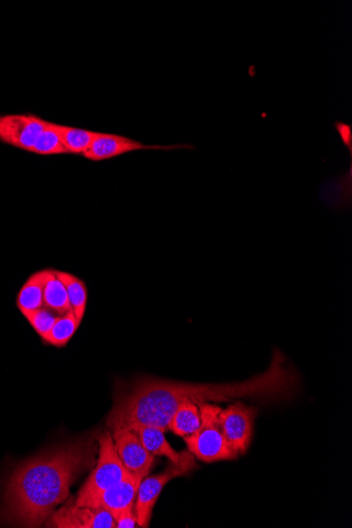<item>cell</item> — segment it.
<instances>
[{
  "instance_id": "1",
  "label": "cell",
  "mask_w": 352,
  "mask_h": 528,
  "mask_svg": "<svg viewBox=\"0 0 352 528\" xmlns=\"http://www.w3.org/2000/svg\"><path fill=\"white\" fill-rule=\"evenodd\" d=\"M92 443L58 446L18 466L4 496L3 518L14 525L38 527L67 500L70 487L94 463Z\"/></svg>"
},
{
  "instance_id": "2",
  "label": "cell",
  "mask_w": 352,
  "mask_h": 528,
  "mask_svg": "<svg viewBox=\"0 0 352 528\" xmlns=\"http://www.w3.org/2000/svg\"><path fill=\"white\" fill-rule=\"evenodd\" d=\"M197 405L202 423L197 432L185 437L188 452L205 463L237 459L239 455L228 444L220 426L219 415L222 408L208 402Z\"/></svg>"
},
{
  "instance_id": "3",
  "label": "cell",
  "mask_w": 352,
  "mask_h": 528,
  "mask_svg": "<svg viewBox=\"0 0 352 528\" xmlns=\"http://www.w3.org/2000/svg\"><path fill=\"white\" fill-rule=\"evenodd\" d=\"M97 441L100 443V456L93 472L78 493L75 501L77 506H82L87 500L121 482L130 474L116 452L110 433L97 436Z\"/></svg>"
},
{
  "instance_id": "4",
  "label": "cell",
  "mask_w": 352,
  "mask_h": 528,
  "mask_svg": "<svg viewBox=\"0 0 352 528\" xmlns=\"http://www.w3.org/2000/svg\"><path fill=\"white\" fill-rule=\"evenodd\" d=\"M195 467H197V462H195L194 456L190 452L184 451L180 461L178 463L170 462L164 473L142 480L134 510L139 526L145 528L149 526L154 505L166 484L175 478L189 474Z\"/></svg>"
},
{
  "instance_id": "5",
  "label": "cell",
  "mask_w": 352,
  "mask_h": 528,
  "mask_svg": "<svg viewBox=\"0 0 352 528\" xmlns=\"http://www.w3.org/2000/svg\"><path fill=\"white\" fill-rule=\"evenodd\" d=\"M46 122L34 113L0 115V143L32 153Z\"/></svg>"
},
{
  "instance_id": "6",
  "label": "cell",
  "mask_w": 352,
  "mask_h": 528,
  "mask_svg": "<svg viewBox=\"0 0 352 528\" xmlns=\"http://www.w3.org/2000/svg\"><path fill=\"white\" fill-rule=\"evenodd\" d=\"M256 415V407L248 406L242 402L234 403L220 412L219 422L224 437L234 453L239 456L248 451Z\"/></svg>"
},
{
  "instance_id": "7",
  "label": "cell",
  "mask_w": 352,
  "mask_h": 528,
  "mask_svg": "<svg viewBox=\"0 0 352 528\" xmlns=\"http://www.w3.org/2000/svg\"><path fill=\"white\" fill-rule=\"evenodd\" d=\"M192 145L158 146L145 145L139 141L127 138V136L99 132L84 153V158L92 162H102L117 158L134 151L142 150H175L194 149Z\"/></svg>"
},
{
  "instance_id": "8",
  "label": "cell",
  "mask_w": 352,
  "mask_h": 528,
  "mask_svg": "<svg viewBox=\"0 0 352 528\" xmlns=\"http://www.w3.org/2000/svg\"><path fill=\"white\" fill-rule=\"evenodd\" d=\"M142 480L140 476L130 473L121 482L90 498L82 506L104 508L113 518L126 511H131Z\"/></svg>"
},
{
  "instance_id": "9",
  "label": "cell",
  "mask_w": 352,
  "mask_h": 528,
  "mask_svg": "<svg viewBox=\"0 0 352 528\" xmlns=\"http://www.w3.org/2000/svg\"><path fill=\"white\" fill-rule=\"evenodd\" d=\"M113 441L127 471L141 478L149 475L154 464V456L146 451L140 438L134 430L119 429L113 432Z\"/></svg>"
},
{
  "instance_id": "10",
  "label": "cell",
  "mask_w": 352,
  "mask_h": 528,
  "mask_svg": "<svg viewBox=\"0 0 352 528\" xmlns=\"http://www.w3.org/2000/svg\"><path fill=\"white\" fill-rule=\"evenodd\" d=\"M52 527L60 528H114L113 516L104 508L67 504L50 517Z\"/></svg>"
},
{
  "instance_id": "11",
  "label": "cell",
  "mask_w": 352,
  "mask_h": 528,
  "mask_svg": "<svg viewBox=\"0 0 352 528\" xmlns=\"http://www.w3.org/2000/svg\"><path fill=\"white\" fill-rule=\"evenodd\" d=\"M48 269L35 272L24 284L17 296V306L22 314L44 307V290Z\"/></svg>"
},
{
  "instance_id": "12",
  "label": "cell",
  "mask_w": 352,
  "mask_h": 528,
  "mask_svg": "<svg viewBox=\"0 0 352 528\" xmlns=\"http://www.w3.org/2000/svg\"><path fill=\"white\" fill-rule=\"evenodd\" d=\"M136 435L139 436L146 451L152 456L167 457L170 462L178 463L182 457V453L178 454L174 451L165 437V432L159 427L154 426H140L134 429Z\"/></svg>"
},
{
  "instance_id": "13",
  "label": "cell",
  "mask_w": 352,
  "mask_h": 528,
  "mask_svg": "<svg viewBox=\"0 0 352 528\" xmlns=\"http://www.w3.org/2000/svg\"><path fill=\"white\" fill-rule=\"evenodd\" d=\"M202 423L200 408L191 401L180 404L172 417L168 430L180 437H188L200 428Z\"/></svg>"
},
{
  "instance_id": "14",
  "label": "cell",
  "mask_w": 352,
  "mask_h": 528,
  "mask_svg": "<svg viewBox=\"0 0 352 528\" xmlns=\"http://www.w3.org/2000/svg\"><path fill=\"white\" fill-rule=\"evenodd\" d=\"M56 275L64 283L75 319L78 325H81L87 308V287L80 278L73 276L72 273L56 270Z\"/></svg>"
},
{
  "instance_id": "15",
  "label": "cell",
  "mask_w": 352,
  "mask_h": 528,
  "mask_svg": "<svg viewBox=\"0 0 352 528\" xmlns=\"http://www.w3.org/2000/svg\"><path fill=\"white\" fill-rule=\"evenodd\" d=\"M44 307L64 316L71 311L67 289L56 275V270L48 269L44 290Z\"/></svg>"
},
{
  "instance_id": "16",
  "label": "cell",
  "mask_w": 352,
  "mask_h": 528,
  "mask_svg": "<svg viewBox=\"0 0 352 528\" xmlns=\"http://www.w3.org/2000/svg\"><path fill=\"white\" fill-rule=\"evenodd\" d=\"M68 154L84 155L99 132L52 123Z\"/></svg>"
},
{
  "instance_id": "17",
  "label": "cell",
  "mask_w": 352,
  "mask_h": 528,
  "mask_svg": "<svg viewBox=\"0 0 352 528\" xmlns=\"http://www.w3.org/2000/svg\"><path fill=\"white\" fill-rule=\"evenodd\" d=\"M78 327L80 325H78L72 310L64 316H58L46 343L57 348H63L73 338Z\"/></svg>"
},
{
  "instance_id": "18",
  "label": "cell",
  "mask_w": 352,
  "mask_h": 528,
  "mask_svg": "<svg viewBox=\"0 0 352 528\" xmlns=\"http://www.w3.org/2000/svg\"><path fill=\"white\" fill-rule=\"evenodd\" d=\"M32 153L44 156L68 154L60 136L52 127V122H46L45 130L39 135Z\"/></svg>"
},
{
  "instance_id": "19",
  "label": "cell",
  "mask_w": 352,
  "mask_h": 528,
  "mask_svg": "<svg viewBox=\"0 0 352 528\" xmlns=\"http://www.w3.org/2000/svg\"><path fill=\"white\" fill-rule=\"evenodd\" d=\"M24 316L37 332V335L46 342L57 317L45 307L27 312Z\"/></svg>"
},
{
  "instance_id": "20",
  "label": "cell",
  "mask_w": 352,
  "mask_h": 528,
  "mask_svg": "<svg viewBox=\"0 0 352 528\" xmlns=\"http://www.w3.org/2000/svg\"><path fill=\"white\" fill-rule=\"evenodd\" d=\"M117 528H134L138 525V518H136L134 510L126 511L114 517Z\"/></svg>"
}]
</instances>
